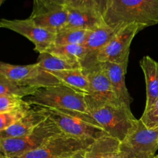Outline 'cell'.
Masks as SVG:
<instances>
[{
  "label": "cell",
  "instance_id": "d4e9b609",
  "mask_svg": "<svg viewBox=\"0 0 158 158\" xmlns=\"http://www.w3.org/2000/svg\"><path fill=\"white\" fill-rule=\"evenodd\" d=\"M107 3L108 0H69L67 6L96 12L103 17L107 7Z\"/></svg>",
  "mask_w": 158,
  "mask_h": 158
},
{
  "label": "cell",
  "instance_id": "7c38bea8",
  "mask_svg": "<svg viewBox=\"0 0 158 158\" xmlns=\"http://www.w3.org/2000/svg\"><path fill=\"white\" fill-rule=\"evenodd\" d=\"M83 69L89 80L90 86V94L88 96H90L98 101L104 103L114 104L123 103L116 96L114 89L100 63H97L87 69Z\"/></svg>",
  "mask_w": 158,
  "mask_h": 158
},
{
  "label": "cell",
  "instance_id": "44dd1931",
  "mask_svg": "<svg viewBox=\"0 0 158 158\" xmlns=\"http://www.w3.org/2000/svg\"><path fill=\"white\" fill-rule=\"evenodd\" d=\"M120 140L104 136L95 140L92 144L86 150V158H106L111 150L120 144Z\"/></svg>",
  "mask_w": 158,
  "mask_h": 158
},
{
  "label": "cell",
  "instance_id": "484cf974",
  "mask_svg": "<svg viewBox=\"0 0 158 158\" xmlns=\"http://www.w3.org/2000/svg\"><path fill=\"white\" fill-rule=\"evenodd\" d=\"M29 111L16 110L0 113V131H4L16 123L21 119H23Z\"/></svg>",
  "mask_w": 158,
  "mask_h": 158
},
{
  "label": "cell",
  "instance_id": "603a6c76",
  "mask_svg": "<svg viewBox=\"0 0 158 158\" xmlns=\"http://www.w3.org/2000/svg\"><path fill=\"white\" fill-rule=\"evenodd\" d=\"M90 30L63 29L56 35V45H84Z\"/></svg>",
  "mask_w": 158,
  "mask_h": 158
},
{
  "label": "cell",
  "instance_id": "4316f807",
  "mask_svg": "<svg viewBox=\"0 0 158 158\" xmlns=\"http://www.w3.org/2000/svg\"><path fill=\"white\" fill-rule=\"evenodd\" d=\"M140 120L148 127L158 128V100L151 107L144 110Z\"/></svg>",
  "mask_w": 158,
  "mask_h": 158
},
{
  "label": "cell",
  "instance_id": "ffe728a7",
  "mask_svg": "<svg viewBox=\"0 0 158 158\" xmlns=\"http://www.w3.org/2000/svg\"><path fill=\"white\" fill-rule=\"evenodd\" d=\"M46 52L81 65L86 54L83 45H52Z\"/></svg>",
  "mask_w": 158,
  "mask_h": 158
},
{
  "label": "cell",
  "instance_id": "5b68a950",
  "mask_svg": "<svg viewBox=\"0 0 158 158\" xmlns=\"http://www.w3.org/2000/svg\"><path fill=\"white\" fill-rule=\"evenodd\" d=\"M25 100L32 106L89 113L85 96L63 84L40 88Z\"/></svg>",
  "mask_w": 158,
  "mask_h": 158
},
{
  "label": "cell",
  "instance_id": "d6986e66",
  "mask_svg": "<svg viewBox=\"0 0 158 158\" xmlns=\"http://www.w3.org/2000/svg\"><path fill=\"white\" fill-rule=\"evenodd\" d=\"M36 63L44 69L50 72L83 69L80 64L73 63L63 57L53 55L48 52L39 53Z\"/></svg>",
  "mask_w": 158,
  "mask_h": 158
},
{
  "label": "cell",
  "instance_id": "52a82bcc",
  "mask_svg": "<svg viewBox=\"0 0 158 158\" xmlns=\"http://www.w3.org/2000/svg\"><path fill=\"white\" fill-rule=\"evenodd\" d=\"M0 75L22 85L40 88L61 84L60 80L50 71L42 68L38 63L18 66L9 63H0Z\"/></svg>",
  "mask_w": 158,
  "mask_h": 158
},
{
  "label": "cell",
  "instance_id": "7402d4cb",
  "mask_svg": "<svg viewBox=\"0 0 158 158\" xmlns=\"http://www.w3.org/2000/svg\"><path fill=\"white\" fill-rule=\"evenodd\" d=\"M39 89L22 85L0 75V96L11 95L26 98L35 94Z\"/></svg>",
  "mask_w": 158,
  "mask_h": 158
},
{
  "label": "cell",
  "instance_id": "8fae6325",
  "mask_svg": "<svg viewBox=\"0 0 158 158\" xmlns=\"http://www.w3.org/2000/svg\"><path fill=\"white\" fill-rule=\"evenodd\" d=\"M29 18L40 27L56 34L67 24L68 12L66 6L33 0V9Z\"/></svg>",
  "mask_w": 158,
  "mask_h": 158
},
{
  "label": "cell",
  "instance_id": "3957f363",
  "mask_svg": "<svg viewBox=\"0 0 158 158\" xmlns=\"http://www.w3.org/2000/svg\"><path fill=\"white\" fill-rule=\"evenodd\" d=\"M39 107L66 135L83 140H93L108 136L106 131L94 120L89 113L42 106Z\"/></svg>",
  "mask_w": 158,
  "mask_h": 158
},
{
  "label": "cell",
  "instance_id": "4fadbf2b",
  "mask_svg": "<svg viewBox=\"0 0 158 158\" xmlns=\"http://www.w3.org/2000/svg\"><path fill=\"white\" fill-rule=\"evenodd\" d=\"M120 27L121 26L112 27L105 24L89 31L87 39L83 45L86 54L81 63L83 69H87L96 64L97 55L109 43Z\"/></svg>",
  "mask_w": 158,
  "mask_h": 158
},
{
  "label": "cell",
  "instance_id": "4dcf8cb0",
  "mask_svg": "<svg viewBox=\"0 0 158 158\" xmlns=\"http://www.w3.org/2000/svg\"><path fill=\"white\" fill-rule=\"evenodd\" d=\"M5 1H6V0H0V3H1V5L3 4Z\"/></svg>",
  "mask_w": 158,
  "mask_h": 158
},
{
  "label": "cell",
  "instance_id": "e0dca14e",
  "mask_svg": "<svg viewBox=\"0 0 158 158\" xmlns=\"http://www.w3.org/2000/svg\"><path fill=\"white\" fill-rule=\"evenodd\" d=\"M146 83V106L151 107L158 100V62L149 56H145L140 62Z\"/></svg>",
  "mask_w": 158,
  "mask_h": 158
},
{
  "label": "cell",
  "instance_id": "83f0119b",
  "mask_svg": "<svg viewBox=\"0 0 158 158\" xmlns=\"http://www.w3.org/2000/svg\"><path fill=\"white\" fill-rule=\"evenodd\" d=\"M106 158H123L120 152V144L115 147L113 150H111Z\"/></svg>",
  "mask_w": 158,
  "mask_h": 158
},
{
  "label": "cell",
  "instance_id": "8992f818",
  "mask_svg": "<svg viewBox=\"0 0 158 158\" xmlns=\"http://www.w3.org/2000/svg\"><path fill=\"white\" fill-rule=\"evenodd\" d=\"M157 150L158 128L148 127L140 119L120 143L123 158H153Z\"/></svg>",
  "mask_w": 158,
  "mask_h": 158
},
{
  "label": "cell",
  "instance_id": "30bf717a",
  "mask_svg": "<svg viewBox=\"0 0 158 158\" xmlns=\"http://www.w3.org/2000/svg\"><path fill=\"white\" fill-rule=\"evenodd\" d=\"M0 26L27 38L34 44V50L39 53L46 52L55 44L56 34L40 27L29 18L26 19H2Z\"/></svg>",
  "mask_w": 158,
  "mask_h": 158
},
{
  "label": "cell",
  "instance_id": "6da1fadb",
  "mask_svg": "<svg viewBox=\"0 0 158 158\" xmlns=\"http://www.w3.org/2000/svg\"><path fill=\"white\" fill-rule=\"evenodd\" d=\"M112 27L137 24L145 29L158 24V0H108L103 15Z\"/></svg>",
  "mask_w": 158,
  "mask_h": 158
},
{
  "label": "cell",
  "instance_id": "d6a6232c",
  "mask_svg": "<svg viewBox=\"0 0 158 158\" xmlns=\"http://www.w3.org/2000/svg\"><path fill=\"white\" fill-rule=\"evenodd\" d=\"M153 158H155V157H153Z\"/></svg>",
  "mask_w": 158,
  "mask_h": 158
},
{
  "label": "cell",
  "instance_id": "ba28073f",
  "mask_svg": "<svg viewBox=\"0 0 158 158\" xmlns=\"http://www.w3.org/2000/svg\"><path fill=\"white\" fill-rule=\"evenodd\" d=\"M144 28L137 24H129L120 28L109 43L96 57V64L100 62H111L127 66L131 46L134 36Z\"/></svg>",
  "mask_w": 158,
  "mask_h": 158
},
{
  "label": "cell",
  "instance_id": "9c48e42d",
  "mask_svg": "<svg viewBox=\"0 0 158 158\" xmlns=\"http://www.w3.org/2000/svg\"><path fill=\"white\" fill-rule=\"evenodd\" d=\"M94 141L63 134L51 139L38 149L13 158H66L87 150Z\"/></svg>",
  "mask_w": 158,
  "mask_h": 158
},
{
  "label": "cell",
  "instance_id": "1f68e13d",
  "mask_svg": "<svg viewBox=\"0 0 158 158\" xmlns=\"http://www.w3.org/2000/svg\"><path fill=\"white\" fill-rule=\"evenodd\" d=\"M155 158H158V154H157V155L155 156Z\"/></svg>",
  "mask_w": 158,
  "mask_h": 158
},
{
  "label": "cell",
  "instance_id": "f1b7e54d",
  "mask_svg": "<svg viewBox=\"0 0 158 158\" xmlns=\"http://www.w3.org/2000/svg\"><path fill=\"white\" fill-rule=\"evenodd\" d=\"M40 1L46 2L53 3V4L60 5L63 6H67L69 4V0H40Z\"/></svg>",
  "mask_w": 158,
  "mask_h": 158
},
{
  "label": "cell",
  "instance_id": "2e32d148",
  "mask_svg": "<svg viewBox=\"0 0 158 158\" xmlns=\"http://www.w3.org/2000/svg\"><path fill=\"white\" fill-rule=\"evenodd\" d=\"M66 9L68 12V21L64 29L94 30L106 24L103 15L96 12L74 9L69 6H66Z\"/></svg>",
  "mask_w": 158,
  "mask_h": 158
},
{
  "label": "cell",
  "instance_id": "cb8c5ba5",
  "mask_svg": "<svg viewBox=\"0 0 158 158\" xmlns=\"http://www.w3.org/2000/svg\"><path fill=\"white\" fill-rule=\"evenodd\" d=\"M32 107V105L26 101L25 98L11 95L0 96V113L16 110L29 111Z\"/></svg>",
  "mask_w": 158,
  "mask_h": 158
},
{
  "label": "cell",
  "instance_id": "277c9868",
  "mask_svg": "<svg viewBox=\"0 0 158 158\" xmlns=\"http://www.w3.org/2000/svg\"><path fill=\"white\" fill-rule=\"evenodd\" d=\"M65 134L49 118L31 134L14 138L0 139V158H13L36 150L51 139Z\"/></svg>",
  "mask_w": 158,
  "mask_h": 158
},
{
  "label": "cell",
  "instance_id": "9a60e30c",
  "mask_svg": "<svg viewBox=\"0 0 158 158\" xmlns=\"http://www.w3.org/2000/svg\"><path fill=\"white\" fill-rule=\"evenodd\" d=\"M47 118L40 107L32 106V109L19 121L10 127L0 131V139L14 138L28 135Z\"/></svg>",
  "mask_w": 158,
  "mask_h": 158
},
{
  "label": "cell",
  "instance_id": "f546056e",
  "mask_svg": "<svg viewBox=\"0 0 158 158\" xmlns=\"http://www.w3.org/2000/svg\"><path fill=\"white\" fill-rule=\"evenodd\" d=\"M66 158H86V151H80V152L77 153V154H73V155L70 156L69 157Z\"/></svg>",
  "mask_w": 158,
  "mask_h": 158
},
{
  "label": "cell",
  "instance_id": "ac0fdd59",
  "mask_svg": "<svg viewBox=\"0 0 158 158\" xmlns=\"http://www.w3.org/2000/svg\"><path fill=\"white\" fill-rule=\"evenodd\" d=\"M51 73L58 78L61 84L65 85L84 96L90 94L89 80L83 69L55 71Z\"/></svg>",
  "mask_w": 158,
  "mask_h": 158
},
{
  "label": "cell",
  "instance_id": "7a4b0ae2",
  "mask_svg": "<svg viewBox=\"0 0 158 158\" xmlns=\"http://www.w3.org/2000/svg\"><path fill=\"white\" fill-rule=\"evenodd\" d=\"M88 111L108 136L122 141L137 122L131 107L124 103L114 104L85 96Z\"/></svg>",
  "mask_w": 158,
  "mask_h": 158
},
{
  "label": "cell",
  "instance_id": "5bb4252c",
  "mask_svg": "<svg viewBox=\"0 0 158 158\" xmlns=\"http://www.w3.org/2000/svg\"><path fill=\"white\" fill-rule=\"evenodd\" d=\"M100 66L106 73L114 93L120 102L131 107L133 101L125 83L127 66L111 62H100Z\"/></svg>",
  "mask_w": 158,
  "mask_h": 158
}]
</instances>
